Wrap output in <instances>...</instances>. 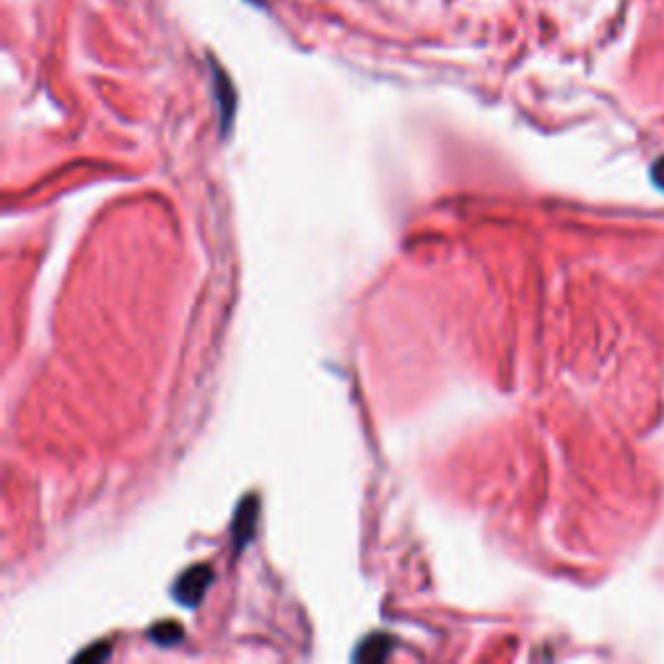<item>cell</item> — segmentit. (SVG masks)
I'll return each mask as SVG.
<instances>
[{
    "instance_id": "cell-1",
    "label": "cell",
    "mask_w": 664,
    "mask_h": 664,
    "mask_svg": "<svg viewBox=\"0 0 664 664\" xmlns=\"http://www.w3.org/2000/svg\"><path fill=\"white\" fill-rule=\"evenodd\" d=\"M211 579H213L211 566L198 563L177 579V584H175V589H171V594H175V600L182 608H198L200 602H203L208 587H211Z\"/></svg>"
},
{
    "instance_id": "cell-2",
    "label": "cell",
    "mask_w": 664,
    "mask_h": 664,
    "mask_svg": "<svg viewBox=\"0 0 664 664\" xmlns=\"http://www.w3.org/2000/svg\"><path fill=\"white\" fill-rule=\"evenodd\" d=\"M257 517H260L257 498L244 496V502L239 504V509L234 514V525H231V546H234V554H242V550L252 542V535H255V527H257Z\"/></svg>"
},
{
    "instance_id": "cell-3",
    "label": "cell",
    "mask_w": 664,
    "mask_h": 664,
    "mask_svg": "<svg viewBox=\"0 0 664 664\" xmlns=\"http://www.w3.org/2000/svg\"><path fill=\"white\" fill-rule=\"evenodd\" d=\"M394 641L387 633H371L358 644L354 660L356 662H384L392 654Z\"/></svg>"
},
{
    "instance_id": "cell-4",
    "label": "cell",
    "mask_w": 664,
    "mask_h": 664,
    "mask_svg": "<svg viewBox=\"0 0 664 664\" xmlns=\"http://www.w3.org/2000/svg\"><path fill=\"white\" fill-rule=\"evenodd\" d=\"M215 94H219L221 102V123L223 128H231V119H234V88H231V81L223 76V73L215 68Z\"/></svg>"
},
{
    "instance_id": "cell-5",
    "label": "cell",
    "mask_w": 664,
    "mask_h": 664,
    "mask_svg": "<svg viewBox=\"0 0 664 664\" xmlns=\"http://www.w3.org/2000/svg\"><path fill=\"white\" fill-rule=\"evenodd\" d=\"M148 636H151L159 646H175L177 641L185 636V631L179 629L177 623H171V621H169V623L154 625V629H151V633H148Z\"/></svg>"
},
{
    "instance_id": "cell-6",
    "label": "cell",
    "mask_w": 664,
    "mask_h": 664,
    "mask_svg": "<svg viewBox=\"0 0 664 664\" xmlns=\"http://www.w3.org/2000/svg\"><path fill=\"white\" fill-rule=\"evenodd\" d=\"M109 652H112L109 641H99V644H94L92 649H86V652L76 654V660L78 662H102L104 656H109Z\"/></svg>"
},
{
    "instance_id": "cell-7",
    "label": "cell",
    "mask_w": 664,
    "mask_h": 664,
    "mask_svg": "<svg viewBox=\"0 0 664 664\" xmlns=\"http://www.w3.org/2000/svg\"><path fill=\"white\" fill-rule=\"evenodd\" d=\"M652 179H654V185H656V188L664 190V156H662L660 161L654 164V169H652Z\"/></svg>"
}]
</instances>
